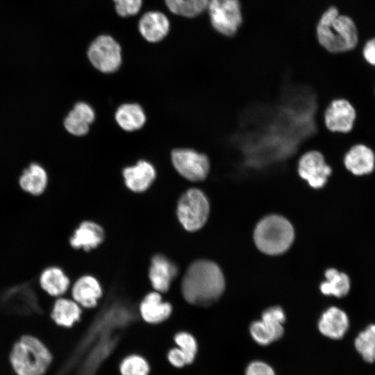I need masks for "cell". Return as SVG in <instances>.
<instances>
[{
    "label": "cell",
    "instance_id": "obj_1",
    "mask_svg": "<svg viewBox=\"0 0 375 375\" xmlns=\"http://www.w3.org/2000/svg\"><path fill=\"white\" fill-rule=\"evenodd\" d=\"M225 287L223 274L213 262L199 260L192 262L183 278L181 289L189 303L199 306L215 303Z\"/></svg>",
    "mask_w": 375,
    "mask_h": 375
},
{
    "label": "cell",
    "instance_id": "obj_2",
    "mask_svg": "<svg viewBox=\"0 0 375 375\" xmlns=\"http://www.w3.org/2000/svg\"><path fill=\"white\" fill-rule=\"evenodd\" d=\"M318 42L332 53L353 50L358 42V32L354 21L340 14L335 6L324 12L316 28Z\"/></svg>",
    "mask_w": 375,
    "mask_h": 375
},
{
    "label": "cell",
    "instance_id": "obj_3",
    "mask_svg": "<svg viewBox=\"0 0 375 375\" xmlns=\"http://www.w3.org/2000/svg\"><path fill=\"white\" fill-rule=\"evenodd\" d=\"M10 358L17 375H43L53 360L45 344L29 335L22 336L13 345Z\"/></svg>",
    "mask_w": 375,
    "mask_h": 375
},
{
    "label": "cell",
    "instance_id": "obj_4",
    "mask_svg": "<svg viewBox=\"0 0 375 375\" xmlns=\"http://www.w3.org/2000/svg\"><path fill=\"white\" fill-rule=\"evenodd\" d=\"M294 232L290 222L278 215L262 218L257 224L253 239L258 249L269 255L285 251L294 240Z\"/></svg>",
    "mask_w": 375,
    "mask_h": 375
},
{
    "label": "cell",
    "instance_id": "obj_5",
    "mask_svg": "<svg viewBox=\"0 0 375 375\" xmlns=\"http://www.w3.org/2000/svg\"><path fill=\"white\" fill-rule=\"evenodd\" d=\"M210 203L204 192L196 188L188 190L180 198L177 206L178 218L189 231L200 229L206 222Z\"/></svg>",
    "mask_w": 375,
    "mask_h": 375
},
{
    "label": "cell",
    "instance_id": "obj_6",
    "mask_svg": "<svg viewBox=\"0 0 375 375\" xmlns=\"http://www.w3.org/2000/svg\"><path fill=\"white\" fill-rule=\"evenodd\" d=\"M207 10L212 26L223 35H234L242 23L239 0H209Z\"/></svg>",
    "mask_w": 375,
    "mask_h": 375
},
{
    "label": "cell",
    "instance_id": "obj_7",
    "mask_svg": "<svg viewBox=\"0 0 375 375\" xmlns=\"http://www.w3.org/2000/svg\"><path fill=\"white\" fill-rule=\"evenodd\" d=\"M172 163L176 171L192 182L205 181L210 171L208 155L192 149H178L172 153Z\"/></svg>",
    "mask_w": 375,
    "mask_h": 375
},
{
    "label": "cell",
    "instance_id": "obj_8",
    "mask_svg": "<svg viewBox=\"0 0 375 375\" xmlns=\"http://www.w3.org/2000/svg\"><path fill=\"white\" fill-rule=\"evenodd\" d=\"M297 173L314 190L324 188L333 174L331 166L326 162L324 154L317 150L303 153L298 160Z\"/></svg>",
    "mask_w": 375,
    "mask_h": 375
},
{
    "label": "cell",
    "instance_id": "obj_9",
    "mask_svg": "<svg viewBox=\"0 0 375 375\" xmlns=\"http://www.w3.org/2000/svg\"><path fill=\"white\" fill-rule=\"evenodd\" d=\"M88 56L92 65L104 73L115 72L122 62L121 47L111 36L102 35L91 43Z\"/></svg>",
    "mask_w": 375,
    "mask_h": 375
},
{
    "label": "cell",
    "instance_id": "obj_10",
    "mask_svg": "<svg viewBox=\"0 0 375 375\" xmlns=\"http://www.w3.org/2000/svg\"><path fill=\"white\" fill-rule=\"evenodd\" d=\"M356 110L345 99H333L324 111L323 118L326 128L334 133H349L356 119Z\"/></svg>",
    "mask_w": 375,
    "mask_h": 375
},
{
    "label": "cell",
    "instance_id": "obj_11",
    "mask_svg": "<svg viewBox=\"0 0 375 375\" xmlns=\"http://www.w3.org/2000/svg\"><path fill=\"white\" fill-rule=\"evenodd\" d=\"M345 168L356 176L372 173L375 167L374 151L364 144H356L345 153L343 159Z\"/></svg>",
    "mask_w": 375,
    "mask_h": 375
},
{
    "label": "cell",
    "instance_id": "obj_12",
    "mask_svg": "<svg viewBox=\"0 0 375 375\" xmlns=\"http://www.w3.org/2000/svg\"><path fill=\"white\" fill-rule=\"evenodd\" d=\"M349 325L347 314L341 309L332 306L322 314L318 323V328L326 337L338 340L343 338Z\"/></svg>",
    "mask_w": 375,
    "mask_h": 375
},
{
    "label": "cell",
    "instance_id": "obj_13",
    "mask_svg": "<svg viewBox=\"0 0 375 375\" xmlns=\"http://www.w3.org/2000/svg\"><path fill=\"white\" fill-rule=\"evenodd\" d=\"M138 27L141 35L146 40L156 42L163 39L168 33L169 22L163 13L149 11L142 16Z\"/></svg>",
    "mask_w": 375,
    "mask_h": 375
},
{
    "label": "cell",
    "instance_id": "obj_14",
    "mask_svg": "<svg viewBox=\"0 0 375 375\" xmlns=\"http://www.w3.org/2000/svg\"><path fill=\"white\" fill-rule=\"evenodd\" d=\"M123 176L131 190L141 192L146 190L155 179L156 170L151 163L140 160L135 166L125 168Z\"/></svg>",
    "mask_w": 375,
    "mask_h": 375
},
{
    "label": "cell",
    "instance_id": "obj_15",
    "mask_svg": "<svg viewBox=\"0 0 375 375\" xmlns=\"http://www.w3.org/2000/svg\"><path fill=\"white\" fill-rule=\"evenodd\" d=\"M140 312L142 318L148 324H159L169 317L172 306L164 302L158 292H151L140 303Z\"/></svg>",
    "mask_w": 375,
    "mask_h": 375
},
{
    "label": "cell",
    "instance_id": "obj_16",
    "mask_svg": "<svg viewBox=\"0 0 375 375\" xmlns=\"http://www.w3.org/2000/svg\"><path fill=\"white\" fill-rule=\"evenodd\" d=\"M177 274L176 265L162 255L155 256L151 260L149 278L155 290L166 292Z\"/></svg>",
    "mask_w": 375,
    "mask_h": 375
},
{
    "label": "cell",
    "instance_id": "obj_17",
    "mask_svg": "<svg viewBox=\"0 0 375 375\" xmlns=\"http://www.w3.org/2000/svg\"><path fill=\"white\" fill-rule=\"evenodd\" d=\"M94 119V112L88 104L79 102L76 103L64 121L66 130L76 136L85 135L89 131L90 124Z\"/></svg>",
    "mask_w": 375,
    "mask_h": 375
},
{
    "label": "cell",
    "instance_id": "obj_18",
    "mask_svg": "<svg viewBox=\"0 0 375 375\" xmlns=\"http://www.w3.org/2000/svg\"><path fill=\"white\" fill-rule=\"evenodd\" d=\"M102 228L91 222H84L75 230L69 240L70 244L75 249L83 248L88 251L97 247L103 240Z\"/></svg>",
    "mask_w": 375,
    "mask_h": 375
},
{
    "label": "cell",
    "instance_id": "obj_19",
    "mask_svg": "<svg viewBox=\"0 0 375 375\" xmlns=\"http://www.w3.org/2000/svg\"><path fill=\"white\" fill-rule=\"evenodd\" d=\"M101 294L99 282L90 276L78 279L72 288V296L75 301L85 308L94 307Z\"/></svg>",
    "mask_w": 375,
    "mask_h": 375
},
{
    "label": "cell",
    "instance_id": "obj_20",
    "mask_svg": "<svg viewBox=\"0 0 375 375\" xmlns=\"http://www.w3.org/2000/svg\"><path fill=\"white\" fill-rule=\"evenodd\" d=\"M81 310L76 301L60 298L57 299L53 306L51 317L58 326L70 328L81 317Z\"/></svg>",
    "mask_w": 375,
    "mask_h": 375
},
{
    "label": "cell",
    "instance_id": "obj_21",
    "mask_svg": "<svg viewBox=\"0 0 375 375\" xmlns=\"http://www.w3.org/2000/svg\"><path fill=\"white\" fill-rule=\"evenodd\" d=\"M39 282L42 289L53 297L63 294L69 285V278L57 267L46 268L40 274Z\"/></svg>",
    "mask_w": 375,
    "mask_h": 375
},
{
    "label": "cell",
    "instance_id": "obj_22",
    "mask_svg": "<svg viewBox=\"0 0 375 375\" xmlns=\"http://www.w3.org/2000/svg\"><path fill=\"white\" fill-rule=\"evenodd\" d=\"M47 181L44 169L37 163H33L24 171L19 183L24 191L33 195H40L46 189Z\"/></svg>",
    "mask_w": 375,
    "mask_h": 375
},
{
    "label": "cell",
    "instance_id": "obj_23",
    "mask_svg": "<svg viewBox=\"0 0 375 375\" xmlns=\"http://www.w3.org/2000/svg\"><path fill=\"white\" fill-rule=\"evenodd\" d=\"M115 119L122 129L133 131L143 126L146 117L140 105L126 103L120 106L117 110Z\"/></svg>",
    "mask_w": 375,
    "mask_h": 375
},
{
    "label": "cell",
    "instance_id": "obj_24",
    "mask_svg": "<svg viewBox=\"0 0 375 375\" xmlns=\"http://www.w3.org/2000/svg\"><path fill=\"white\" fill-rule=\"evenodd\" d=\"M325 277L326 281L320 285V290L324 294L342 297L349 293L350 279L345 273L330 268L325 272Z\"/></svg>",
    "mask_w": 375,
    "mask_h": 375
},
{
    "label": "cell",
    "instance_id": "obj_25",
    "mask_svg": "<svg viewBox=\"0 0 375 375\" xmlns=\"http://www.w3.org/2000/svg\"><path fill=\"white\" fill-rule=\"evenodd\" d=\"M284 333L282 324L261 319L250 326V333L253 340L260 345H268L280 339Z\"/></svg>",
    "mask_w": 375,
    "mask_h": 375
},
{
    "label": "cell",
    "instance_id": "obj_26",
    "mask_svg": "<svg viewBox=\"0 0 375 375\" xmlns=\"http://www.w3.org/2000/svg\"><path fill=\"white\" fill-rule=\"evenodd\" d=\"M169 10L175 15L194 17L207 10L209 0H165Z\"/></svg>",
    "mask_w": 375,
    "mask_h": 375
},
{
    "label": "cell",
    "instance_id": "obj_27",
    "mask_svg": "<svg viewBox=\"0 0 375 375\" xmlns=\"http://www.w3.org/2000/svg\"><path fill=\"white\" fill-rule=\"evenodd\" d=\"M355 347L365 362H375V325L368 326L355 339Z\"/></svg>",
    "mask_w": 375,
    "mask_h": 375
},
{
    "label": "cell",
    "instance_id": "obj_28",
    "mask_svg": "<svg viewBox=\"0 0 375 375\" xmlns=\"http://www.w3.org/2000/svg\"><path fill=\"white\" fill-rule=\"evenodd\" d=\"M119 371L122 375H148L149 365L142 356L132 354L123 359Z\"/></svg>",
    "mask_w": 375,
    "mask_h": 375
},
{
    "label": "cell",
    "instance_id": "obj_29",
    "mask_svg": "<svg viewBox=\"0 0 375 375\" xmlns=\"http://www.w3.org/2000/svg\"><path fill=\"white\" fill-rule=\"evenodd\" d=\"M174 341L185 355L188 365L191 364L198 351V342L194 336L188 331H179L174 335Z\"/></svg>",
    "mask_w": 375,
    "mask_h": 375
},
{
    "label": "cell",
    "instance_id": "obj_30",
    "mask_svg": "<svg viewBox=\"0 0 375 375\" xmlns=\"http://www.w3.org/2000/svg\"><path fill=\"white\" fill-rule=\"evenodd\" d=\"M117 13L121 17L137 14L142 5V0H113Z\"/></svg>",
    "mask_w": 375,
    "mask_h": 375
},
{
    "label": "cell",
    "instance_id": "obj_31",
    "mask_svg": "<svg viewBox=\"0 0 375 375\" xmlns=\"http://www.w3.org/2000/svg\"><path fill=\"white\" fill-rule=\"evenodd\" d=\"M245 375H276V374L274 369L267 363L254 360L247 367Z\"/></svg>",
    "mask_w": 375,
    "mask_h": 375
},
{
    "label": "cell",
    "instance_id": "obj_32",
    "mask_svg": "<svg viewBox=\"0 0 375 375\" xmlns=\"http://www.w3.org/2000/svg\"><path fill=\"white\" fill-rule=\"evenodd\" d=\"M262 319L275 324H283L285 320V315L280 307L274 306L263 312Z\"/></svg>",
    "mask_w": 375,
    "mask_h": 375
},
{
    "label": "cell",
    "instance_id": "obj_33",
    "mask_svg": "<svg viewBox=\"0 0 375 375\" xmlns=\"http://www.w3.org/2000/svg\"><path fill=\"white\" fill-rule=\"evenodd\" d=\"M167 359L170 364L175 367L181 368L188 365L185 355L177 347L172 348L168 351Z\"/></svg>",
    "mask_w": 375,
    "mask_h": 375
},
{
    "label": "cell",
    "instance_id": "obj_34",
    "mask_svg": "<svg viewBox=\"0 0 375 375\" xmlns=\"http://www.w3.org/2000/svg\"><path fill=\"white\" fill-rule=\"evenodd\" d=\"M365 60L371 65L375 66V38L369 40L362 49Z\"/></svg>",
    "mask_w": 375,
    "mask_h": 375
}]
</instances>
